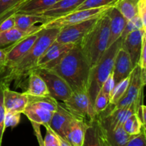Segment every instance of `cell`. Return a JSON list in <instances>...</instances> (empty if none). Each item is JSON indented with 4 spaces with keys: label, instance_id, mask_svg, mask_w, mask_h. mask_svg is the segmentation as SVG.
Returning a JSON list of instances; mask_svg holds the SVG:
<instances>
[{
    "label": "cell",
    "instance_id": "ab89813d",
    "mask_svg": "<svg viewBox=\"0 0 146 146\" xmlns=\"http://www.w3.org/2000/svg\"><path fill=\"white\" fill-rule=\"evenodd\" d=\"M114 87V81H113V74L111 73L109 75V76L108 77V78L106 79V81L104 82V84H103L102 87H101V89L103 92L107 96L109 97L110 98V95H111V93L112 91L113 88Z\"/></svg>",
    "mask_w": 146,
    "mask_h": 146
},
{
    "label": "cell",
    "instance_id": "5bb4252c",
    "mask_svg": "<svg viewBox=\"0 0 146 146\" xmlns=\"http://www.w3.org/2000/svg\"><path fill=\"white\" fill-rule=\"evenodd\" d=\"M56 1L57 0H26L10 11L5 16L3 21L16 14L39 15L54 5Z\"/></svg>",
    "mask_w": 146,
    "mask_h": 146
},
{
    "label": "cell",
    "instance_id": "44dd1931",
    "mask_svg": "<svg viewBox=\"0 0 146 146\" xmlns=\"http://www.w3.org/2000/svg\"><path fill=\"white\" fill-rule=\"evenodd\" d=\"M24 93L29 96L41 97L50 96L45 81L34 71L27 77Z\"/></svg>",
    "mask_w": 146,
    "mask_h": 146
},
{
    "label": "cell",
    "instance_id": "277c9868",
    "mask_svg": "<svg viewBox=\"0 0 146 146\" xmlns=\"http://www.w3.org/2000/svg\"><path fill=\"white\" fill-rule=\"evenodd\" d=\"M121 46L122 39L119 38L112 45L106 48L99 61L91 68L87 87V94L94 110L96 98L101 89L103 84L112 73L115 56Z\"/></svg>",
    "mask_w": 146,
    "mask_h": 146
},
{
    "label": "cell",
    "instance_id": "d590c367",
    "mask_svg": "<svg viewBox=\"0 0 146 146\" xmlns=\"http://www.w3.org/2000/svg\"><path fill=\"white\" fill-rule=\"evenodd\" d=\"M46 129V133L44 139V146H60L58 136L52 129L47 125L44 126Z\"/></svg>",
    "mask_w": 146,
    "mask_h": 146
},
{
    "label": "cell",
    "instance_id": "9a60e30c",
    "mask_svg": "<svg viewBox=\"0 0 146 146\" xmlns=\"http://www.w3.org/2000/svg\"><path fill=\"white\" fill-rule=\"evenodd\" d=\"M3 98L6 111H14L22 114L27 107L29 96L25 93L12 91L3 84Z\"/></svg>",
    "mask_w": 146,
    "mask_h": 146
},
{
    "label": "cell",
    "instance_id": "52a82bcc",
    "mask_svg": "<svg viewBox=\"0 0 146 146\" xmlns=\"http://www.w3.org/2000/svg\"><path fill=\"white\" fill-rule=\"evenodd\" d=\"M110 7H104L101 8L76 10L62 17L52 19L45 24H41V27L43 29L64 28L94 17H99L100 15L105 13Z\"/></svg>",
    "mask_w": 146,
    "mask_h": 146
},
{
    "label": "cell",
    "instance_id": "bcb514c9",
    "mask_svg": "<svg viewBox=\"0 0 146 146\" xmlns=\"http://www.w3.org/2000/svg\"><path fill=\"white\" fill-rule=\"evenodd\" d=\"M26 1V0H22V2H23V1ZM22 2H21V3H22ZM20 4H21V3H20Z\"/></svg>",
    "mask_w": 146,
    "mask_h": 146
},
{
    "label": "cell",
    "instance_id": "1f68e13d",
    "mask_svg": "<svg viewBox=\"0 0 146 146\" xmlns=\"http://www.w3.org/2000/svg\"><path fill=\"white\" fill-rule=\"evenodd\" d=\"M109 97L107 96L103 92L102 90H100L95 99V102H94V112H95L96 115H98L100 113L106 109L107 107L109 106Z\"/></svg>",
    "mask_w": 146,
    "mask_h": 146
},
{
    "label": "cell",
    "instance_id": "4316f807",
    "mask_svg": "<svg viewBox=\"0 0 146 146\" xmlns=\"http://www.w3.org/2000/svg\"><path fill=\"white\" fill-rule=\"evenodd\" d=\"M82 146H102L99 128L96 119L92 121L91 125L87 128Z\"/></svg>",
    "mask_w": 146,
    "mask_h": 146
},
{
    "label": "cell",
    "instance_id": "4dcf8cb0",
    "mask_svg": "<svg viewBox=\"0 0 146 146\" xmlns=\"http://www.w3.org/2000/svg\"><path fill=\"white\" fill-rule=\"evenodd\" d=\"M118 0H86L83 2L76 10L88 9L101 8L104 7L113 6Z\"/></svg>",
    "mask_w": 146,
    "mask_h": 146
},
{
    "label": "cell",
    "instance_id": "7bdbcfd3",
    "mask_svg": "<svg viewBox=\"0 0 146 146\" xmlns=\"http://www.w3.org/2000/svg\"><path fill=\"white\" fill-rule=\"evenodd\" d=\"M6 53L3 48H0V66H3L5 63Z\"/></svg>",
    "mask_w": 146,
    "mask_h": 146
},
{
    "label": "cell",
    "instance_id": "74e56055",
    "mask_svg": "<svg viewBox=\"0 0 146 146\" xmlns=\"http://www.w3.org/2000/svg\"><path fill=\"white\" fill-rule=\"evenodd\" d=\"M146 33L143 36L142 48H141V54H140L139 60L137 65L139 66L141 68H146Z\"/></svg>",
    "mask_w": 146,
    "mask_h": 146
},
{
    "label": "cell",
    "instance_id": "4fadbf2b",
    "mask_svg": "<svg viewBox=\"0 0 146 146\" xmlns=\"http://www.w3.org/2000/svg\"><path fill=\"white\" fill-rule=\"evenodd\" d=\"M133 69V66L131 63L129 54L121 46L115 56L112 71L114 86L128 78L131 75Z\"/></svg>",
    "mask_w": 146,
    "mask_h": 146
},
{
    "label": "cell",
    "instance_id": "b9f144b4",
    "mask_svg": "<svg viewBox=\"0 0 146 146\" xmlns=\"http://www.w3.org/2000/svg\"><path fill=\"white\" fill-rule=\"evenodd\" d=\"M31 123V125H32L33 129H34V134H35L36 137L38 145H39V146H44V138H43L42 135H41V128H40V126H41V125H38V124L37 123Z\"/></svg>",
    "mask_w": 146,
    "mask_h": 146
},
{
    "label": "cell",
    "instance_id": "3957f363",
    "mask_svg": "<svg viewBox=\"0 0 146 146\" xmlns=\"http://www.w3.org/2000/svg\"><path fill=\"white\" fill-rule=\"evenodd\" d=\"M106 11L100 16L93 28L78 44L91 68L96 64L108 48L109 18Z\"/></svg>",
    "mask_w": 146,
    "mask_h": 146
},
{
    "label": "cell",
    "instance_id": "ba28073f",
    "mask_svg": "<svg viewBox=\"0 0 146 146\" xmlns=\"http://www.w3.org/2000/svg\"><path fill=\"white\" fill-rule=\"evenodd\" d=\"M99 17H94L81 22L60 29L56 41L61 44L78 45L93 28Z\"/></svg>",
    "mask_w": 146,
    "mask_h": 146
},
{
    "label": "cell",
    "instance_id": "f546056e",
    "mask_svg": "<svg viewBox=\"0 0 146 146\" xmlns=\"http://www.w3.org/2000/svg\"><path fill=\"white\" fill-rule=\"evenodd\" d=\"M138 29H145L146 30V27L143 25L142 21L140 19V17L138 15L134 17L131 19L127 21L126 24L125 26L123 31L122 34L121 36V39L123 40L124 38L128 34L130 33L133 32V31H135V30Z\"/></svg>",
    "mask_w": 146,
    "mask_h": 146
},
{
    "label": "cell",
    "instance_id": "e0dca14e",
    "mask_svg": "<svg viewBox=\"0 0 146 146\" xmlns=\"http://www.w3.org/2000/svg\"><path fill=\"white\" fill-rule=\"evenodd\" d=\"M74 116L64 106L62 103H58L57 110L54 113L49 123V127L59 136L65 138V133Z\"/></svg>",
    "mask_w": 146,
    "mask_h": 146
},
{
    "label": "cell",
    "instance_id": "836d02e7",
    "mask_svg": "<svg viewBox=\"0 0 146 146\" xmlns=\"http://www.w3.org/2000/svg\"><path fill=\"white\" fill-rule=\"evenodd\" d=\"M5 114L6 110L4 108V98H3V84H0V146L2 145L3 135L6 129L4 127Z\"/></svg>",
    "mask_w": 146,
    "mask_h": 146
},
{
    "label": "cell",
    "instance_id": "2e32d148",
    "mask_svg": "<svg viewBox=\"0 0 146 146\" xmlns=\"http://www.w3.org/2000/svg\"><path fill=\"white\" fill-rule=\"evenodd\" d=\"M146 33L145 29H138L130 33L122 40V47L129 54L131 63L134 67L138 64L142 48L143 36Z\"/></svg>",
    "mask_w": 146,
    "mask_h": 146
},
{
    "label": "cell",
    "instance_id": "7dc6e473",
    "mask_svg": "<svg viewBox=\"0 0 146 146\" xmlns=\"http://www.w3.org/2000/svg\"><path fill=\"white\" fill-rule=\"evenodd\" d=\"M61 1V0H57V1Z\"/></svg>",
    "mask_w": 146,
    "mask_h": 146
},
{
    "label": "cell",
    "instance_id": "e575fe53",
    "mask_svg": "<svg viewBox=\"0 0 146 146\" xmlns=\"http://www.w3.org/2000/svg\"><path fill=\"white\" fill-rule=\"evenodd\" d=\"M21 113L14 111H6L5 119H4V127L5 128L11 127L14 128L20 122Z\"/></svg>",
    "mask_w": 146,
    "mask_h": 146
},
{
    "label": "cell",
    "instance_id": "8d00e7d4",
    "mask_svg": "<svg viewBox=\"0 0 146 146\" xmlns=\"http://www.w3.org/2000/svg\"><path fill=\"white\" fill-rule=\"evenodd\" d=\"M124 146H146L145 128H143L140 133L131 135Z\"/></svg>",
    "mask_w": 146,
    "mask_h": 146
},
{
    "label": "cell",
    "instance_id": "ac0fdd59",
    "mask_svg": "<svg viewBox=\"0 0 146 146\" xmlns=\"http://www.w3.org/2000/svg\"><path fill=\"white\" fill-rule=\"evenodd\" d=\"M106 13L109 18V38L108 44V47H109L121 38L127 20L113 6L110 7Z\"/></svg>",
    "mask_w": 146,
    "mask_h": 146
},
{
    "label": "cell",
    "instance_id": "9c48e42d",
    "mask_svg": "<svg viewBox=\"0 0 146 146\" xmlns=\"http://www.w3.org/2000/svg\"><path fill=\"white\" fill-rule=\"evenodd\" d=\"M38 32L30 34L20 39L15 44L3 48L6 53V60L4 65L0 66V69L10 68L24 56L36 41Z\"/></svg>",
    "mask_w": 146,
    "mask_h": 146
},
{
    "label": "cell",
    "instance_id": "d6986e66",
    "mask_svg": "<svg viewBox=\"0 0 146 146\" xmlns=\"http://www.w3.org/2000/svg\"><path fill=\"white\" fill-rule=\"evenodd\" d=\"M91 122L74 118L68 125L65 133V139L73 146H82L86 131Z\"/></svg>",
    "mask_w": 146,
    "mask_h": 146
},
{
    "label": "cell",
    "instance_id": "8992f818",
    "mask_svg": "<svg viewBox=\"0 0 146 146\" xmlns=\"http://www.w3.org/2000/svg\"><path fill=\"white\" fill-rule=\"evenodd\" d=\"M34 71L45 81L50 96L64 102L72 94L73 91L68 83L54 71L45 68H36Z\"/></svg>",
    "mask_w": 146,
    "mask_h": 146
},
{
    "label": "cell",
    "instance_id": "7a4b0ae2",
    "mask_svg": "<svg viewBox=\"0 0 146 146\" xmlns=\"http://www.w3.org/2000/svg\"><path fill=\"white\" fill-rule=\"evenodd\" d=\"M62 77L74 91H87L91 66L79 45H75L51 68Z\"/></svg>",
    "mask_w": 146,
    "mask_h": 146
},
{
    "label": "cell",
    "instance_id": "ee69618b",
    "mask_svg": "<svg viewBox=\"0 0 146 146\" xmlns=\"http://www.w3.org/2000/svg\"><path fill=\"white\" fill-rule=\"evenodd\" d=\"M58 139H59L60 146H73L68 141H67V140H66L65 138H62V137L59 136V135H58Z\"/></svg>",
    "mask_w": 146,
    "mask_h": 146
},
{
    "label": "cell",
    "instance_id": "ffe728a7",
    "mask_svg": "<svg viewBox=\"0 0 146 146\" xmlns=\"http://www.w3.org/2000/svg\"><path fill=\"white\" fill-rule=\"evenodd\" d=\"M85 1L86 0H61L56 1L54 5L39 15L45 16L51 19L62 17L76 11Z\"/></svg>",
    "mask_w": 146,
    "mask_h": 146
},
{
    "label": "cell",
    "instance_id": "5b68a950",
    "mask_svg": "<svg viewBox=\"0 0 146 146\" xmlns=\"http://www.w3.org/2000/svg\"><path fill=\"white\" fill-rule=\"evenodd\" d=\"M67 111L77 119L92 122L96 119L95 112L87 91H74L69 98L62 103Z\"/></svg>",
    "mask_w": 146,
    "mask_h": 146
},
{
    "label": "cell",
    "instance_id": "7c38bea8",
    "mask_svg": "<svg viewBox=\"0 0 146 146\" xmlns=\"http://www.w3.org/2000/svg\"><path fill=\"white\" fill-rule=\"evenodd\" d=\"M14 27L19 31L27 34H34L41 29V24L48 22L51 19L42 15H31V14H14Z\"/></svg>",
    "mask_w": 146,
    "mask_h": 146
},
{
    "label": "cell",
    "instance_id": "f6af8a7d",
    "mask_svg": "<svg viewBox=\"0 0 146 146\" xmlns=\"http://www.w3.org/2000/svg\"><path fill=\"white\" fill-rule=\"evenodd\" d=\"M98 128H99V127H98ZM99 132H100V130H99ZM100 136H101V143H102V146H111V145H110V144L108 143V141L106 140V138H104V136H103V135L101 133V132H100Z\"/></svg>",
    "mask_w": 146,
    "mask_h": 146
},
{
    "label": "cell",
    "instance_id": "6da1fadb",
    "mask_svg": "<svg viewBox=\"0 0 146 146\" xmlns=\"http://www.w3.org/2000/svg\"><path fill=\"white\" fill-rule=\"evenodd\" d=\"M60 29H43L31 49L18 62L10 68L0 69V84L9 86L14 81V86L24 90L28 76L37 68L38 60L46 50L56 39Z\"/></svg>",
    "mask_w": 146,
    "mask_h": 146
},
{
    "label": "cell",
    "instance_id": "d6a6232c",
    "mask_svg": "<svg viewBox=\"0 0 146 146\" xmlns=\"http://www.w3.org/2000/svg\"><path fill=\"white\" fill-rule=\"evenodd\" d=\"M21 2L22 0H0V23L10 11Z\"/></svg>",
    "mask_w": 146,
    "mask_h": 146
},
{
    "label": "cell",
    "instance_id": "cb8c5ba5",
    "mask_svg": "<svg viewBox=\"0 0 146 146\" xmlns=\"http://www.w3.org/2000/svg\"><path fill=\"white\" fill-rule=\"evenodd\" d=\"M29 96V101L27 105L37 108H43L51 112L54 113L57 110L58 102L53 97L48 96Z\"/></svg>",
    "mask_w": 146,
    "mask_h": 146
},
{
    "label": "cell",
    "instance_id": "30bf717a",
    "mask_svg": "<svg viewBox=\"0 0 146 146\" xmlns=\"http://www.w3.org/2000/svg\"><path fill=\"white\" fill-rule=\"evenodd\" d=\"M145 83L141 77V68L136 65L130 75V81L125 94L123 95L118 102L114 106L115 108H122L132 104L136 101L140 93L144 88Z\"/></svg>",
    "mask_w": 146,
    "mask_h": 146
},
{
    "label": "cell",
    "instance_id": "83f0119b",
    "mask_svg": "<svg viewBox=\"0 0 146 146\" xmlns=\"http://www.w3.org/2000/svg\"><path fill=\"white\" fill-rule=\"evenodd\" d=\"M123 128L127 133L131 135H134L140 133L143 128H145V126L141 124V121L137 117L136 113H134L125 121L123 125Z\"/></svg>",
    "mask_w": 146,
    "mask_h": 146
},
{
    "label": "cell",
    "instance_id": "603a6c76",
    "mask_svg": "<svg viewBox=\"0 0 146 146\" xmlns=\"http://www.w3.org/2000/svg\"><path fill=\"white\" fill-rule=\"evenodd\" d=\"M98 127L101 133L111 146H124L131 136L124 131L123 126L117 127L114 130H103L99 125Z\"/></svg>",
    "mask_w": 146,
    "mask_h": 146
},
{
    "label": "cell",
    "instance_id": "f1b7e54d",
    "mask_svg": "<svg viewBox=\"0 0 146 146\" xmlns=\"http://www.w3.org/2000/svg\"><path fill=\"white\" fill-rule=\"evenodd\" d=\"M130 81V76L128 78L121 81L115 86H114L110 95V104L115 106L118 102L121 97L125 94Z\"/></svg>",
    "mask_w": 146,
    "mask_h": 146
},
{
    "label": "cell",
    "instance_id": "d4e9b609",
    "mask_svg": "<svg viewBox=\"0 0 146 146\" xmlns=\"http://www.w3.org/2000/svg\"><path fill=\"white\" fill-rule=\"evenodd\" d=\"M29 35L30 34L19 31L15 27L4 31L0 34V48H7Z\"/></svg>",
    "mask_w": 146,
    "mask_h": 146
},
{
    "label": "cell",
    "instance_id": "f35d334b",
    "mask_svg": "<svg viewBox=\"0 0 146 146\" xmlns=\"http://www.w3.org/2000/svg\"><path fill=\"white\" fill-rule=\"evenodd\" d=\"M137 15L140 17L143 25L146 27V0H138Z\"/></svg>",
    "mask_w": 146,
    "mask_h": 146
},
{
    "label": "cell",
    "instance_id": "8fae6325",
    "mask_svg": "<svg viewBox=\"0 0 146 146\" xmlns=\"http://www.w3.org/2000/svg\"><path fill=\"white\" fill-rule=\"evenodd\" d=\"M74 46V44H61L55 41L48 47L38 60L37 68L51 69Z\"/></svg>",
    "mask_w": 146,
    "mask_h": 146
},
{
    "label": "cell",
    "instance_id": "484cf974",
    "mask_svg": "<svg viewBox=\"0 0 146 146\" xmlns=\"http://www.w3.org/2000/svg\"><path fill=\"white\" fill-rule=\"evenodd\" d=\"M138 1V0H118L113 7L128 21L137 15Z\"/></svg>",
    "mask_w": 146,
    "mask_h": 146
},
{
    "label": "cell",
    "instance_id": "7402d4cb",
    "mask_svg": "<svg viewBox=\"0 0 146 146\" xmlns=\"http://www.w3.org/2000/svg\"><path fill=\"white\" fill-rule=\"evenodd\" d=\"M23 114L28 118L31 123H35L40 125H49L54 113L43 108L27 105Z\"/></svg>",
    "mask_w": 146,
    "mask_h": 146
},
{
    "label": "cell",
    "instance_id": "60d3db41",
    "mask_svg": "<svg viewBox=\"0 0 146 146\" xmlns=\"http://www.w3.org/2000/svg\"><path fill=\"white\" fill-rule=\"evenodd\" d=\"M136 115L138 118L139 121H141V124L144 126H145L146 124V118H145V114H146V107L144 104L140 105L138 107L136 110Z\"/></svg>",
    "mask_w": 146,
    "mask_h": 146
}]
</instances>
